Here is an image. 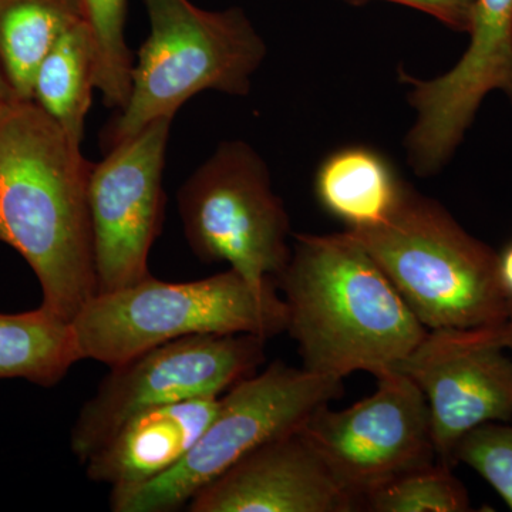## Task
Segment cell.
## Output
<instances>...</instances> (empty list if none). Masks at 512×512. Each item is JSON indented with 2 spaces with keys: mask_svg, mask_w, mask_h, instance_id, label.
Listing matches in <instances>:
<instances>
[{
  "mask_svg": "<svg viewBox=\"0 0 512 512\" xmlns=\"http://www.w3.org/2000/svg\"><path fill=\"white\" fill-rule=\"evenodd\" d=\"M171 121H154L93 163L89 208L97 293L119 291L151 275L148 256L164 221Z\"/></svg>",
  "mask_w": 512,
  "mask_h": 512,
  "instance_id": "10",
  "label": "cell"
},
{
  "mask_svg": "<svg viewBox=\"0 0 512 512\" xmlns=\"http://www.w3.org/2000/svg\"><path fill=\"white\" fill-rule=\"evenodd\" d=\"M178 212L191 251L227 262L251 284L274 281L291 258V222L262 157L224 141L181 185Z\"/></svg>",
  "mask_w": 512,
  "mask_h": 512,
  "instance_id": "7",
  "label": "cell"
},
{
  "mask_svg": "<svg viewBox=\"0 0 512 512\" xmlns=\"http://www.w3.org/2000/svg\"><path fill=\"white\" fill-rule=\"evenodd\" d=\"M467 33L470 45L447 73L419 80L400 72L417 113L404 146L420 177L450 160L487 94L504 93L512 103V0H476Z\"/></svg>",
  "mask_w": 512,
  "mask_h": 512,
  "instance_id": "12",
  "label": "cell"
},
{
  "mask_svg": "<svg viewBox=\"0 0 512 512\" xmlns=\"http://www.w3.org/2000/svg\"><path fill=\"white\" fill-rule=\"evenodd\" d=\"M220 397H197L134 414L87 460V477L111 488L160 477L197 443L217 413Z\"/></svg>",
  "mask_w": 512,
  "mask_h": 512,
  "instance_id": "14",
  "label": "cell"
},
{
  "mask_svg": "<svg viewBox=\"0 0 512 512\" xmlns=\"http://www.w3.org/2000/svg\"><path fill=\"white\" fill-rule=\"evenodd\" d=\"M404 184L389 163L366 147H348L330 154L316 174L320 204L346 222L348 229L373 227L392 214Z\"/></svg>",
  "mask_w": 512,
  "mask_h": 512,
  "instance_id": "15",
  "label": "cell"
},
{
  "mask_svg": "<svg viewBox=\"0 0 512 512\" xmlns=\"http://www.w3.org/2000/svg\"><path fill=\"white\" fill-rule=\"evenodd\" d=\"M343 394V380L272 363L220 397L187 456L147 483L111 488L114 512H173L262 444L301 429L318 407Z\"/></svg>",
  "mask_w": 512,
  "mask_h": 512,
  "instance_id": "6",
  "label": "cell"
},
{
  "mask_svg": "<svg viewBox=\"0 0 512 512\" xmlns=\"http://www.w3.org/2000/svg\"><path fill=\"white\" fill-rule=\"evenodd\" d=\"M293 239L275 281L303 369L338 380L396 369L427 329L380 266L345 231Z\"/></svg>",
  "mask_w": 512,
  "mask_h": 512,
  "instance_id": "2",
  "label": "cell"
},
{
  "mask_svg": "<svg viewBox=\"0 0 512 512\" xmlns=\"http://www.w3.org/2000/svg\"><path fill=\"white\" fill-rule=\"evenodd\" d=\"M394 370L426 397L437 460L448 466L471 430L512 420V356L504 325L427 330Z\"/></svg>",
  "mask_w": 512,
  "mask_h": 512,
  "instance_id": "11",
  "label": "cell"
},
{
  "mask_svg": "<svg viewBox=\"0 0 512 512\" xmlns=\"http://www.w3.org/2000/svg\"><path fill=\"white\" fill-rule=\"evenodd\" d=\"M498 274L504 292L512 299V245L503 255H498Z\"/></svg>",
  "mask_w": 512,
  "mask_h": 512,
  "instance_id": "24",
  "label": "cell"
},
{
  "mask_svg": "<svg viewBox=\"0 0 512 512\" xmlns=\"http://www.w3.org/2000/svg\"><path fill=\"white\" fill-rule=\"evenodd\" d=\"M373 394L345 410L318 407L301 433L357 507L396 478L436 463L429 406L399 370L375 376Z\"/></svg>",
  "mask_w": 512,
  "mask_h": 512,
  "instance_id": "9",
  "label": "cell"
},
{
  "mask_svg": "<svg viewBox=\"0 0 512 512\" xmlns=\"http://www.w3.org/2000/svg\"><path fill=\"white\" fill-rule=\"evenodd\" d=\"M190 512H350L357 504L301 429L268 441L201 488Z\"/></svg>",
  "mask_w": 512,
  "mask_h": 512,
  "instance_id": "13",
  "label": "cell"
},
{
  "mask_svg": "<svg viewBox=\"0 0 512 512\" xmlns=\"http://www.w3.org/2000/svg\"><path fill=\"white\" fill-rule=\"evenodd\" d=\"M505 340H507V349L512 356V299L508 302V315L504 323Z\"/></svg>",
  "mask_w": 512,
  "mask_h": 512,
  "instance_id": "25",
  "label": "cell"
},
{
  "mask_svg": "<svg viewBox=\"0 0 512 512\" xmlns=\"http://www.w3.org/2000/svg\"><path fill=\"white\" fill-rule=\"evenodd\" d=\"M76 362L80 356L72 323L42 306L28 312H0V380L23 379L52 387Z\"/></svg>",
  "mask_w": 512,
  "mask_h": 512,
  "instance_id": "18",
  "label": "cell"
},
{
  "mask_svg": "<svg viewBox=\"0 0 512 512\" xmlns=\"http://www.w3.org/2000/svg\"><path fill=\"white\" fill-rule=\"evenodd\" d=\"M446 463L410 471L365 498L362 505L375 512H464L470 498Z\"/></svg>",
  "mask_w": 512,
  "mask_h": 512,
  "instance_id": "20",
  "label": "cell"
},
{
  "mask_svg": "<svg viewBox=\"0 0 512 512\" xmlns=\"http://www.w3.org/2000/svg\"><path fill=\"white\" fill-rule=\"evenodd\" d=\"M83 20V0H0V66L20 100L32 101L43 57Z\"/></svg>",
  "mask_w": 512,
  "mask_h": 512,
  "instance_id": "17",
  "label": "cell"
},
{
  "mask_svg": "<svg viewBox=\"0 0 512 512\" xmlns=\"http://www.w3.org/2000/svg\"><path fill=\"white\" fill-rule=\"evenodd\" d=\"M274 281L254 285L229 268L180 284L150 275L128 288L97 293L72 320L80 360L113 367L192 335L274 338L288 326V309Z\"/></svg>",
  "mask_w": 512,
  "mask_h": 512,
  "instance_id": "4",
  "label": "cell"
},
{
  "mask_svg": "<svg viewBox=\"0 0 512 512\" xmlns=\"http://www.w3.org/2000/svg\"><path fill=\"white\" fill-rule=\"evenodd\" d=\"M96 47V89L110 109H123L131 92L134 59L126 42L127 0H83Z\"/></svg>",
  "mask_w": 512,
  "mask_h": 512,
  "instance_id": "19",
  "label": "cell"
},
{
  "mask_svg": "<svg viewBox=\"0 0 512 512\" xmlns=\"http://www.w3.org/2000/svg\"><path fill=\"white\" fill-rule=\"evenodd\" d=\"M346 2L359 5L372 0H346ZM383 2L397 3V5L420 10L431 18H436L447 28L457 32H467L476 0H383Z\"/></svg>",
  "mask_w": 512,
  "mask_h": 512,
  "instance_id": "22",
  "label": "cell"
},
{
  "mask_svg": "<svg viewBox=\"0 0 512 512\" xmlns=\"http://www.w3.org/2000/svg\"><path fill=\"white\" fill-rule=\"evenodd\" d=\"M345 232L372 256L427 330L504 325L510 298L498 255L439 202L404 184L386 220Z\"/></svg>",
  "mask_w": 512,
  "mask_h": 512,
  "instance_id": "3",
  "label": "cell"
},
{
  "mask_svg": "<svg viewBox=\"0 0 512 512\" xmlns=\"http://www.w3.org/2000/svg\"><path fill=\"white\" fill-rule=\"evenodd\" d=\"M20 101L18 94L10 84L8 77L0 66V120L9 113V110Z\"/></svg>",
  "mask_w": 512,
  "mask_h": 512,
  "instance_id": "23",
  "label": "cell"
},
{
  "mask_svg": "<svg viewBox=\"0 0 512 512\" xmlns=\"http://www.w3.org/2000/svg\"><path fill=\"white\" fill-rule=\"evenodd\" d=\"M150 35L138 50L131 92L104 127V153L205 90L247 96L266 56L264 39L244 10H205L191 0H143Z\"/></svg>",
  "mask_w": 512,
  "mask_h": 512,
  "instance_id": "5",
  "label": "cell"
},
{
  "mask_svg": "<svg viewBox=\"0 0 512 512\" xmlns=\"http://www.w3.org/2000/svg\"><path fill=\"white\" fill-rule=\"evenodd\" d=\"M265 338L249 333L192 335L111 367L77 414L70 447L79 463L100 450L134 414L197 397H218L255 375Z\"/></svg>",
  "mask_w": 512,
  "mask_h": 512,
  "instance_id": "8",
  "label": "cell"
},
{
  "mask_svg": "<svg viewBox=\"0 0 512 512\" xmlns=\"http://www.w3.org/2000/svg\"><path fill=\"white\" fill-rule=\"evenodd\" d=\"M96 89V47L86 20L63 33L43 57L33 80L35 101L74 146L82 147L84 121Z\"/></svg>",
  "mask_w": 512,
  "mask_h": 512,
  "instance_id": "16",
  "label": "cell"
},
{
  "mask_svg": "<svg viewBox=\"0 0 512 512\" xmlns=\"http://www.w3.org/2000/svg\"><path fill=\"white\" fill-rule=\"evenodd\" d=\"M454 463L473 468L512 510V424L494 421L471 430L457 444Z\"/></svg>",
  "mask_w": 512,
  "mask_h": 512,
  "instance_id": "21",
  "label": "cell"
},
{
  "mask_svg": "<svg viewBox=\"0 0 512 512\" xmlns=\"http://www.w3.org/2000/svg\"><path fill=\"white\" fill-rule=\"evenodd\" d=\"M92 167L35 101L0 120V242L35 272L40 306L70 323L97 295Z\"/></svg>",
  "mask_w": 512,
  "mask_h": 512,
  "instance_id": "1",
  "label": "cell"
}]
</instances>
